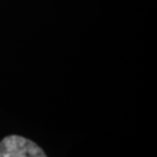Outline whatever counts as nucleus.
I'll return each mask as SVG.
<instances>
[{
	"label": "nucleus",
	"instance_id": "obj_1",
	"mask_svg": "<svg viewBox=\"0 0 157 157\" xmlns=\"http://www.w3.org/2000/svg\"><path fill=\"white\" fill-rule=\"evenodd\" d=\"M0 157H48L35 142L19 135H10L0 142Z\"/></svg>",
	"mask_w": 157,
	"mask_h": 157
}]
</instances>
